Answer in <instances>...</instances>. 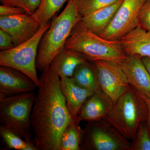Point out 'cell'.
I'll list each match as a JSON object with an SVG mask.
<instances>
[{
	"label": "cell",
	"instance_id": "23",
	"mask_svg": "<svg viewBox=\"0 0 150 150\" xmlns=\"http://www.w3.org/2000/svg\"><path fill=\"white\" fill-rule=\"evenodd\" d=\"M0 136L6 146L8 149L25 150L28 144L17 134L0 126Z\"/></svg>",
	"mask_w": 150,
	"mask_h": 150
},
{
	"label": "cell",
	"instance_id": "17",
	"mask_svg": "<svg viewBox=\"0 0 150 150\" xmlns=\"http://www.w3.org/2000/svg\"><path fill=\"white\" fill-rule=\"evenodd\" d=\"M123 0L103 8L82 18V21L91 31L100 35L107 28Z\"/></svg>",
	"mask_w": 150,
	"mask_h": 150
},
{
	"label": "cell",
	"instance_id": "19",
	"mask_svg": "<svg viewBox=\"0 0 150 150\" xmlns=\"http://www.w3.org/2000/svg\"><path fill=\"white\" fill-rule=\"evenodd\" d=\"M79 118L73 120L65 128L60 139L59 150H80L82 129Z\"/></svg>",
	"mask_w": 150,
	"mask_h": 150
},
{
	"label": "cell",
	"instance_id": "10",
	"mask_svg": "<svg viewBox=\"0 0 150 150\" xmlns=\"http://www.w3.org/2000/svg\"><path fill=\"white\" fill-rule=\"evenodd\" d=\"M41 27L32 15L26 13L0 16V29L11 35L16 46L33 37Z\"/></svg>",
	"mask_w": 150,
	"mask_h": 150
},
{
	"label": "cell",
	"instance_id": "1",
	"mask_svg": "<svg viewBox=\"0 0 150 150\" xmlns=\"http://www.w3.org/2000/svg\"><path fill=\"white\" fill-rule=\"evenodd\" d=\"M39 81L31 115L34 143L37 150H59L62 133L73 119L59 75L49 67Z\"/></svg>",
	"mask_w": 150,
	"mask_h": 150
},
{
	"label": "cell",
	"instance_id": "26",
	"mask_svg": "<svg viewBox=\"0 0 150 150\" xmlns=\"http://www.w3.org/2000/svg\"><path fill=\"white\" fill-rule=\"evenodd\" d=\"M15 46L11 35L7 33L0 29V49L1 51L9 50Z\"/></svg>",
	"mask_w": 150,
	"mask_h": 150
},
{
	"label": "cell",
	"instance_id": "20",
	"mask_svg": "<svg viewBox=\"0 0 150 150\" xmlns=\"http://www.w3.org/2000/svg\"><path fill=\"white\" fill-rule=\"evenodd\" d=\"M69 0H40V4L32 16L40 23L45 26Z\"/></svg>",
	"mask_w": 150,
	"mask_h": 150
},
{
	"label": "cell",
	"instance_id": "9",
	"mask_svg": "<svg viewBox=\"0 0 150 150\" xmlns=\"http://www.w3.org/2000/svg\"><path fill=\"white\" fill-rule=\"evenodd\" d=\"M100 89L115 104L129 88L126 74L118 62L106 60L93 61Z\"/></svg>",
	"mask_w": 150,
	"mask_h": 150
},
{
	"label": "cell",
	"instance_id": "14",
	"mask_svg": "<svg viewBox=\"0 0 150 150\" xmlns=\"http://www.w3.org/2000/svg\"><path fill=\"white\" fill-rule=\"evenodd\" d=\"M119 40L126 55L150 57V31L140 25H138Z\"/></svg>",
	"mask_w": 150,
	"mask_h": 150
},
{
	"label": "cell",
	"instance_id": "12",
	"mask_svg": "<svg viewBox=\"0 0 150 150\" xmlns=\"http://www.w3.org/2000/svg\"><path fill=\"white\" fill-rule=\"evenodd\" d=\"M119 64L129 84L141 94L150 98V75L142 57L138 55H127L126 59Z\"/></svg>",
	"mask_w": 150,
	"mask_h": 150
},
{
	"label": "cell",
	"instance_id": "21",
	"mask_svg": "<svg viewBox=\"0 0 150 150\" xmlns=\"http://www.w3.org/2000/svg\"><path fill=\"white\" fill-rule=\"evenodd\" d=\"M120 1L121 0H76V2L78 12L83 18Z\"/></svg>",
	"mask_w": 150,
	"mask_h": 150
},
{
	"label": "cell",
	"instance_id": "22",
	"mask_svg": "<svg viewBox=\"0 0 150 150\" xmlns=\"http://www.w3.org/2000/svg\"><path fill=\"white\" fill-rule=\"evenodd\" d=\"M129 150H150V130L146 121L140 123Z\"/></svg>",
	"mask_w": 150,
	"mask_h": 150
},
{
	"label": "cell",
	"instance_id": "3",
	"mask_svg": "<svg viewBox=\"0 0 150 150\" xmlns=\"http://www.w3.org/2000/svg\"><path fill=\"white\" fill-rule=\"evenodd\" d=\"M64 48L81 53L91 62L106 60L120 63L127 57L120 40L105 39L91 31L82 20L73 28Z\"/></svg>",
	"mask_w": 150,
	"mask_h": 150
},
{
	"label": "cell",
	"instance_id": "16",
	"mask_svg": "<svg viewBox=\"0 0 150 150\" xmlns=\"http://www.w3.org/2000/svg\"><path fill=\"white\" fill-rule=\"evenodd\" d=\"M87 61H89L82 54L64 48L53 59L50 68L60 78H71L77 67Z\"/></svg>",
	"mask_w": 150,
	"mask_h": 150
},
{
	"label": "cell",
	"instance_id": "4",
	"mask_svg": "<svg viewBox=\"0 0 150 150\" xmlns=\"http://www.w3.org/2000/svg\"><path fill=\"white\" fill-rule=\"evenodd\" d=\"M147 105L142 94L130 84L103 119L128 140L134 139L140 123L148 120Z\"/></svg>",
	"mask_w": 150,
	"mask_h": 150
},
{
	"label": "cell",
	"instance_id": "7",
	"mask_svg": "<svg viewBox=\"0 0 150 150\" xmlns=\"http://www.w3.org/2000/svg\"><path fill=\"white\" fill-rule=\"evenodd\" d=\"M131 144L104 119L88 121L82 129L80 150H129Z\"/></svg>",
	"mask_w": 150,
	"mask_h": 150
},
{
	"label": "cell",
	"instance_id": "18",
	"mask_svg": "<svg viewBox=\"0 0 150 150\" xmlns=\"http://www.w3.org/2000/svg\"><path fill=\"white\" fill-rule=\"evenodd\" d=\"M71 78L78 85L93 92L101 90L95 67L91 61H87L79 65Z\"/></svg>",
	"mask_w": 150,
	"mask_h": 150
},
{
	"label": "cell",
	"instance_id": "25",
	"mask_svg": "<svg viewBox=\"0 0 150 150\" xmlns=\"http://www.w3.org/2000/svg\"><path fill=\"white\" fill-rule=\"evenodd\" d=\"M139 25L150 31V0H147L142 6L139 15Z\"/></svg>",
	"mask_w": 150,
	"mask_h": 150
},
{
	"label": "cell",
	"instance_id": "28",
	"mask_svg": "<svg viewBox=\"0 0 150 150\" xmlns=\"http://www.w3.org/2000/svg\"><path fill=\"white\" fill-rule=\"evenodd\" d=\"M142 95L145 101H146L148 106L149 116H148V120L146 121V123L149 129L150 130V98L143 95L142 94Z\"/></svg>",
	"mask_w": 150,
	"mask_h": 150
},
{
	"label": "cell",
	"instance_id": "13",
	"mask_svg": "<svg viewBox=\"0 0 150 150\" xmlns=\"http://www.w3.org/2000/svg\"><path fill=\"white\" fill-rule=\"evenodd\" d=\"M111 98L102 90L94 93L88 98L78 115L80 121H91L103 119L114 105Z\"/></svg>",
	"mask_w": 150,
	"mask_h": 150
},
{
	"label": "cell",
	"instance_id": "29",
	"mask_svg": "<svg viewBox=\"0 0 150 150\" xmlns=\"http://www.w3.org/2000/svg\"><path fill=\"white\" fill-rule=\"evenodd\" d=\"M142 60L150 75V57H142Z\"/></svg>",
	"mask_w": 150,
	"mask_h": 150
},
{
	"label": "cell",
	"instance_id": "15",
	"mask_svg": "<svg viewBox=\"0 0 150 150\" xmlns=\"http://www.w3.org/2000/svg\"><path fill=\"white\" fill-rule=\"evenodd\" d=\"M61 79L68 110L73 120L77 119L84 103L94 93L78 85L72 78L62 77Z\"/></svg>",
	"mask_w": 150,
	"mask_h": 150
},
{
	"label": "cell",
	"instance_id": "8",
	"mask_svg": "<svg viewBox=\"0 0 150 150\" xmlns=\"http://www.w3.org/2000/svg\"><path fill=\"white\" fill-rule=\"evenodd\" d=\"M147 0H123L115 16L100 36L108 40H119L139 25V15Z\"/></svg>",
	"mask_w": 150,
	"mask_h": 150
},
{
	"label": "cell",
	"instance_id": "24",
	"mask_svg": "<svg viewBox=\"0 0 150 150\" xmlns=\"http://www.w3.org/2000/svg\"><path fill=\"white\" fill-rule=\"evenodd\" d=\"M40 1V0H1L2 4L21 8L30 15L34 13Z\"/></svg>",
	"mask_w": 150,
	"mask_h": 150
},
{
	"label": "cell",
	"instance_id": "11",
	"mask_svg": "<svg viewBox=\"0 0 150 150\" xmlns=\"http://www.w3.org/2000/svg\"><path fill=\"white\" fill-rule=\"evenodd\" d=\"M33 81L23 73L11 67H0V98L33 92L37 88Z\"/></svg>",
	"mask_w": 150,
	"mask_h": 150
},
{
	"label": "cell",
	"instance_id": "2",
	"mask_svg": "<svg viewBox=\"0 0 150 150\" xmlns=\"http://www.w3.org/2000/svg\"><path fill=\"white\" fill-rule=\"evenodd\" d=\"M82 20L76 0H69L63 11L51 22L40 40L36 68L41 72L48 69L53 59L64 48L73 28Z\"/></svg>",
	"mask_w": 150,
	"mask_h": 150
},
{
	"label": "cell",
	"instance_id": "5",
	"mask_svg": "<svg viewBox=\"0 0 150 150\" xmlns=\"http://www.w3.org/2000/svg\"><path fill=\"white\" fill-rule=\"evenodd\" d=\"M36 95L33 92L0 98V126L26 142H33L31 115Z\"/></svg>",
	"mask_w": 150,
	"mask_h": 150
},
{
	"label": "cell",
	"instance_id": "27",
	"mask_svg": "<svg viewBox=\"0 0 150 150\" xmlns=\"http://www.w3.org/2000/svg\"><path fill=\"white\" fill-rule=\"evenodd\" d=\"M26 13L25 10L21 8L3 4L0 6V16H8Z\"/></svg>",
	"mask_w": 150,
	"mask_h": 150
},
{
	"label": "cell",
	"instance_id": "6",
	"mask_svg": "<svg viewBox=\"0 0 150 150\" xmlns=\"http://www.w3.org/2000/svg\"><path fill=\"white\" fill-rule=\"evenodd\" d=\"M51 23L41 26L33 37L9 50L0 52V66L11 67L20 71L33 81L37 88L40 83L36 62L38 47L42 37Z\"/></svg>",
	"mask_w": 150,
	"mask_h": 150
}]
</instances>
